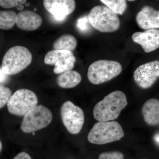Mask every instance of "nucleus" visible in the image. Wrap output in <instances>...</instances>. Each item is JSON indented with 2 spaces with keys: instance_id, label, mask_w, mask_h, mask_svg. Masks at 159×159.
<instances>
[{
  "instance_id": "nucleus-5",
  "label": "nucleus",
  "mask_w": 159,
  "mask_h": 159,
  "mask_svg": "<svg viewBox=\"0 0 159 159\" xmlns=\"http://www.w3.org/2000/svg\"><path fill=\"white\" fill-rule=\"evenodd\" d=\"M91 25L101 32H112L119 29L120 20L118 15L104 6H95L88 16Z\"/></svg>"
},
{
  "instance_id": "nucleus-30",
  "label": "nucleus",
  "mask_w": 159,
  "mask_h": 159,
  "mask_svg": "<svg viewBox=\"0 0 159 159\" xmlns=\"http://www.w3.org/2000/svg\"></svg>"
},
{
  "instance_id": "nucleus-11",
  "label": "nucleus",
  "mask_w": 159,
  "mask_h": 159,
  "mask_svg": "<svg viewBox=\"0 0 159 159\" xmlns=\"http://www.w3.org/2000/svg\"><path fill=\"white\" fill-rule=\"evenodd\" d=\"M134 42L142 46L146 53L155 51L159 48V31L149 29L144 32H136L132 35Z\"/></svg>"
},
{
  "instance_id": "nucleus-25",
  "label": "nucleus",
  "mask_w": 159,
  "mask_h": 159,
  "mask_svg": "<svg viewBox=\"0 0 159 159\" xmlns=\"http://www.w3.org/2000/svg\"><path fill=\"white\" fill-rule=\"evenodd\" d=\"M13 159H31L29 154L25 152H21L18 154Z\"/></svg>"
},
{
  "instance_id": "nucleus-27",
  "label": "nucleus",
  "mask_w": 159,
  "mask_h": 159,
  "mask_svg": "<svg viewBox=\"0 0 159 159\" xmlns=\"http://www.w3.org/2000/svg\"><path fill=\"white\" fill-rule=\"evenodd\" d=\"M154 139L156 143H157V144H158V145H159V134H157L155 135V136H154Z\"/></svg>"
},
{
  "instance_id": "nucleus-9",
  "label": "nucleus",
  "mask_w": 159,
  "mask_h": 159,
  "mask_svg": "<svg viewBox=\"0 0 159 159\" xmlns=\"http://www.w3.org/2000/svg\"><path fill=\"white\" fill-rule=\"evenodd\" d=\"M134 79L139 87L150 88L159 77V61H154L142 65L134 72Z\"/></svg>"
},
{
  "instance_id": "nucleus-22",
  "label": "nucleus",
  "mask_w": 159,
  "mask_h": 159,
  "mask_svg": "<svg viewBox=\"0 0 159 159\" xmlns=\"http://www.w3.org/2000/svg\"><path fill=\"white\" fill-rule=\"evenodd\" d=\"M26 2V0H0V6L5 9H10Z\"/></svg>"
},
{
  "instance_id": "nucleus-18",
  "label": "nucleus",
  "mask_w": 159,
  "mask_h": 159,
  "mask_svg": "<svg viewBox=\"0 0 159 159\" xmlns=\"http://www.w3.org/2000/svg\"><path fill=\"white\" fill-rule=\"evenodd\" d=\"M16 13L11 10L0 11V29L10 30L16 24Z\"/></svg>"
},
{
  "instance_id": "nucleus-26",
  "label": "nucleus",
  "mask_w": 159,
  "mask_h": 159,
  "mask_svg": "<svg viewBox=\"0 0 159 159\" xmlns=\"http://www.w3.org/2000/svg\"><path fill=\"white\" fill-rule=\"evenodd\" d=\"M8 75L5 74L3 72L2 68H0V83H3L6 82L8 78Z\"/></svg>"
},
{
  "instance_id": "nucleus-21",
  "label": "nucleus",
  "mask_w": 159,
  "mask_h": 159,
  "mask_svg": "<svg viewBox=\"0 0 159 159\" xmlns=\"http://www.w3.org/2000/svg\"><path fill=\"white\" fill-rule=\"evenodd\" d=\"M11 95V91L9 88L0 85V109L7 104Z\"/></svg>"
},
{
  "instance_id": "nucleus-13",
  "label": "nucleus",
  "mask_w": 159,
  "mask_h": 159,
  "mask_svg": "<svg viewBox=\"0 0 159 159\" xmlns=\"http://www.w3.org/2000/svg\"><path fill=\"white\" fill-rule=\"evenodd\" d=\"M42 23L40 16L30 10H22L16 14V24L18 28L25 31L37 30Z\"/></svg>"
},
{
  "instance_id": "nucleus-20",
  "label": "nucleus",
  "mask_w": 159,
  "mask_h": 159,
  "mask_svg": "<svg viewBox=\"0 0 159 159\" xmlns=\"http://www.w3.org/2000/svg\"><path fill=\"white\" fill-rule=\"evenodd\" d=\"M76 58L73 56L66 60L64 62L54 65V72L55 74H61L66 71L71 70L74 68Z\"/></svg>"
},
{
  "instance_id": "nucleus-17",
  "label": "nucleus",
  "mask_w": 159,
  "mask_h": 159,
  "mask_svg": "<svg viewBox=\"0 0 159 159\" xmlns=\"http://www.w3.org/2000/svg\"><path fill=\"white\" fill-rule=\"evenodd\" d=\"M77 40L71 34H63L54 42L53 44L54 50L74 51L77 46Z\"/></svg>"
},
{
  "instance_id": "nucleus-3",
  "label": "nucleus",
  "mask_w": 159,
  "mask_h": 159,
  "mask_svg": "<svg viewBox=\"0 0 159 159\" xmlns=\"http://www.w3.org/2000/svg\"><path fill=\"white\" fill-rule=\"evenodd\" d=\"M32 60V54L29 49L23 46H14L4 55L2 69L7 75H15L26 69Z\"/></svg>"
},
{
  "instance_id": "nucleus-28",
  "label": "nucleus",
  "mask_w": 159,
  "mask_h": 159,
  "mask_svg": "<svg viewBox=\"0 0 159 159\" xmlns=\"http://www.w3.org/2000/svg\"><path fill=\"white\" fill-rule=\"evenodd\" d=\"M2 142L0 140V152L2 150Z\"/></svg>"
},
{
  "instance_id": "nucleus-23",
  "label": "nucleus",
  "mask_w": 159,
  "mask_h": 159,
  "mask_svg": "<svg viewBox=\"0 0 159 159\" xmlns=\"http://www.w3.org/2000/svg\"><path fill=\"white\" fill-rule=\"evenodd\" d=\"M124 155L118 151L106 152L99 155L98 159H124Z\"/></svg>"
},
{
  "instance_id": "nucleus-4",
  "label": "nucleus",
  "mask_w": 159,
  "mask_h": 159,
  "mask_svg": "<svg viewBox=\"0 0 159 159\" xmlns=\"http://www.w3.org/2000/svg\"><path fill=\"white\" fill-rule=\"evenodd\" d=\"M122 70V66L118 61L99 60L89 67L88 78L91 83L97 85L114 79L121 74Z\"/></svg>"
},
{
  "instance_id": "nucleus-8",
  "label": "nucleus",
  "mask_w": 159,
  "mask_h": 159,
  "mask_svg": "<svg viewBox=\"0 0 159 159\" xmlns=\"http://www.w3.org/2000/svg\"><path fill=\"white\" fill-rule=\"evenodd\" d=\"M61 116L64 125L70 133L79 134L84 124L83 111L70 101L64 102L61 107Z\"/></svg>"
},
{
  "instance_id": "nucleus-29",
  "label": "nucleus",
  "mask_w": 159,
  "mask_h": 159,
  "mask_svg": "<svg viewBox=\"0 0 159 159\" xmlns=\"http://www.w3.org/2000/svg\"><path fill=\"white\" fill-rule=\"evenodd\" d=\"M25 4L26 6H29V5H30V3H29V2H26Z\"/></svg>"
},
{
  "instance_id": "nucleus-1",
  "label": "nucleus",
  "mask_w": 159,
  "mask_h": 159,
  "mask_svg": "<svg viewBox=\"0 0 159 159\" xmlns=\"http://www.w3.org/2000/svg\"><path fill=\"white\" fill-rule=\"evenodd\" d=\"M127 104V98L123 92L114 91L95 106L94 118L98 122L113 121L119 117Z\"/></svg>"
},
{
  "instance_id": "nucleus-12",
  "label": "nucleus",
  "mask_w": 159,
  "mask_h": 159,
  "mask_svg": "<svg viewBox=\"0 0 159 159\" xmlns=\"http://www.w3.org/2000/svg\"><path fill=\"white\" fill-rule=\"evenodd\" d=\"M136 20L139 27L144 30L159 29V11L151 6H144L137 14Z\"/></svg>"
},
{
  "instance_id": "nucleus-7",
  "label": "nucleus",
  "mask_w": 159,
  "mask_h": 159,
  "mask_svg": "<svg viewBox=\"0 0 159 159\" xmlns=\"http://www.w3.org/2000/svg\"><path fill=\"white\" fill-rule=\"evenodd\" d=\"M38 102V97L34 92L28 89H20L11 95L7 103V107L12 115L25 116L37 106Z\"/></svg>"
},
{
  "instance_id": "nucleus-19",
  "label": "nucleus",
  "mask_w": 159,
  "mask_h": 159,
  "mask_svg": "<svg viewBox=\"0 0 159 159\" xmlns=\"http://www.w3.org/2000/svg\"><path fill=\"white\" fill-rule=\"evenodd\" d=\"M100 2L117 15H122L127 7L125 0H101Z\"/></svg>"
},
{
  "instance_id": "nucleus-10",
  "label": "nucleus",
  "mask_w": 159,
  "mask_h": 159,
  "mask_svg": "<svg viewBox=\"0 0 159 159\" xmlns=\"http://www.w3.org/2000/svg\"><path fill=\"white\" fill-rule=\"evenodd\" d=\"M43 5L46 10L57 20H65L73 13L76 8L74 0H44Z\"/></svg>"
},
{
  "instance_id": "nucleus-6",
  "label": "nucleus",
  "mask_w": 159,
  "mask_h": 159,
  "mask_svg": "<svg viewBox=\"0 0 159 159\" xmlns=\"http://www.w3.org/2000/svg\"><path fill=\"white\" fill-rule=\"evenodd\" d=\"M52 119L53 115L50 110L43 105L36 106L24 116L21 129L26 133L34 132L45 128Z\"/></svg>"
},
{
  "instance_id": "nucleus-16",
  "label": "nucleus",
  "mask_w": 159,
  "mask_h": 159,
  "mask_svg": "<svg viewBox=\"0 0 159 159\" xmlns=\"http://www.w3.org/2000/svg\"><path fill=\"white\" fill-rule=\"evenodd\" d=\"M74 55L72 51L54 50L46 54L44 62L48 65L54 66L61 63Z\"/></svg>"
},
{
  "instance_id": "nucleus-15",
  "label": "nucleus",
  "mask_w": 159,
  "mask_h": 159,
  "mask_svg": "<svg viewBox=\"0 0 159 159\" xmlns=\"http://www.w3.org/2000/svg\"><path fill=\"white\" fill-rule=\"evenodd\" d=\"M81 80L82 77L78 72L71 70L61 74L57 77V82L61 88L71 89L78 85Z\"/></svg>"
},
{
  "instance_id": "nucleus-24",
  "label": "nucleus",
  "mask_w": 159,
  "mask_h": 159,
  "mask_svg": "<svg viewBox=\"0 0 159 159\" xmlns=\"http://www.w3.org/2000/svg\"><path fill=\"white\" fill-rule=\"evenodd\" d=\"M89 21L88 17L84 16L80 18L77 22V27L81 31H86L88 29V23Z\"/></svg>"
},
{
  "instance_id": "nucleus-2",
  "label": "nucleus",
  "mask_w": 159,
  "mask_h": 159,
  "mask_svg": "<svg viewBox=\"0 0 159 159\" xmlns=\"http://www.w3.org/2000/svg\"><path fill=\"white\" fill-rule=\"evenodd\" d=\"M124 136L122 126L116 121L98 122L91 129L88 140L92 144L101 145L119 141Z\"/></svg>"
},
{
  "instance_id": "nucleus-14",
  "label": "nucleus",
  "mask_w": 159,
  "mask_h": 159,
  "mask_svg": "<svg viewBox=\"0 0 159 159\" xmlns=\"http://www.w3.org/2000/svg\"><path fill=\"white\" fill-rule=\"evenodd\" d=\"M142 113L145 122L148 125L156 126L159 124V101L152 98L145 102L142 107Z\"/></svg>"
}]
</instances>
